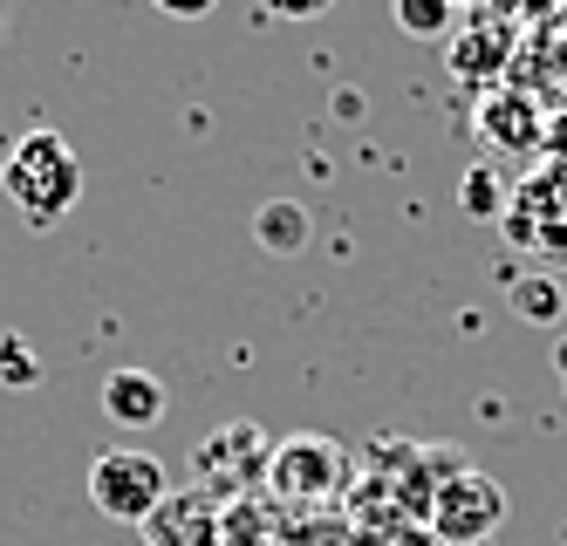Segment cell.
Returning a JSON list of instances; mask_svg holds the SVG:
<instances>
[{
  "mask_svg": "<svg viewBox=\"0 0 567 546\" xmlns=\"http://www.w3.org/2000/svg\"><path fill=\"white\" fill-rule=\"evenodd\" d=\"M144 539L151 546H213L219 539V506L206 492H172L165 506L144 519Z\"/></svg>",
  "mask_w": 567,
  "mask_h": 546,
  "instance_id": "cell-7",
  "label": "cell"
},
{
  "mask_svg": "<svg viewBox=\"0 0 567 546\" xmlns=\"http://www.w3.org/2000/svg\"><path fill=\"white\" fill-rule=\"evenodd\" d=\"M151 8H157V14H172V21H206L219 0H151Z\"/></svg>",
  "mask_w": 567,
  "mask_h": 546,
  "instance_id": "cell-16",
  "label": "cell"
},
{
  "mask_svg": "<svg viewBox=\"0 0 567 546\" xmlns=\"http://www.w3.org/2000/svg\"><path fill=\"white\" fill-rule=\"evenodd\" d=\"M452 8H485V0H452Z\"/></svg>",
  "mask_w": 567,
  "mask_h": 546,
  "instance_id": "cell-18",
  "label": "cell"
},
{
  "mask_svg": "<svg viewBox=\"0 0 567 546\" xmlns=\"http://www.w3.org/2000/svg\"><path fill=\"white\" fill-rule=\"evenodd\" d=\"M499 49H506V34H465V41H452V69L458 75H493Z\"/></svg>",
  "mask_w": 567,
  "mask_h": 546,
  "instance_id": "cell-13",
  "label": "cell"
},
{
  "mask_svg": "<svg viewBox=\"0 0 567 546\" xmlns=\"http://www.w3.org/2000/svg\"><path fill=\"white\" fill-rule=\"evenodd\" d=\"M0 192H8V205L34 233H49L83 198V157H75V144L62 131H21L0 151Z\"/></svg>",
  "mask_w": 567,
  "mask_h": 546,
  "instance_id": "cell-1",
  "label": "cell"
},
{
  "mask_svg": "<svg viewBox=\"0 0 567 546\" xmlns=\"http://www.w3.org/2000/svg\"><path fill=\"white\" fill-rule=\"evenodd\" d=\"M478 131L485 137H506V144H534L540 137V116H534L526 96H493V103L478 110Z\"/></svg>",
  "mask_w": 567,
  "mask_h": 546,
  "instance_id": "cell-10",
  "label": "cell"
},
{
  "mask_svg": "<svg viewBox=\"0 0 567 546\" xmlns=\"http://www.w3.org/2000/svg\"><path fill=\"white\" fill-rule=\"evenodd\" d=\"M165 498H172L165 465H157L151 451H137V444H116L90 465V506L103 519H116V526H144Z\"/></svg>",
  "mask_w": 567,
  "mask_h": 546,
  "instance_id": "cell-2",
  "label": "cell"
},
{
  "mask_svg": "<svg viewBox=\"0 0 567 546\" xmlns=\"http://www.w3.org/2000/svg\"><path fill=\"white\" fill-rule=\"evenodd\" d=\"M267 457H274L267 431L247 424V416H233V424H219L206 444L192 451V485L219 506V498H233V492H247L254 478H267Z\"/></svg>",
  "mask_w": 567,
  "mask_h": 546,
  "instance_id": "cell-4",
  "label": "cell"
},
{
  "mask_svg": "<svg viewBox=\"0 0 567 546\" xmlns=\"http://www.w3.org/2000/svg\"><path fill=\"white\" fill-rule=\"evenodd\" d=\"M390 14H396L403 34H417V41H444V34H452V21H458L452 0H390Z\"/></svg>",
  "mask_w": 567,
  "mask_h": 546,
  "instance_id": "cell-12",
  "label": "cell"
},
{
  "mask_svg": "<svg viewBox=\"0 0 567 546\" xmlns=\"http://www.w3.org/2000/svg\"><path fill=\"white\" fill-rule=\"evenodd\" d=\"M506 301H513L526 321H547V328H554V321H560V308H567V293H560V280H554V274H519V280L506 287Z\"/></svg>",
  "mask_w": 567,
  "mask_h": 546,
  "instance_id": "cell-11",
  "label": "cell"
},
{
  "mask_svg": "<svg viewBox=\"0 0 567 546\" xmlns=\"http://www.w3.org/2000/svg\"><path fill=\"white\" fill-rule=\"evenodd\" d=\"M34 375H42V356H34L21 334H0V383H8V390H34Z\"/></svg>",
  "mask_w": 567,
  "mask_h": 546,
  "instance_id": "cell-14",
  "label": "cell"
},
{
  "mask_svg": "<svg viewBox=\"0 0 567 546\" xmlns=\"http://www.w3.org/2000/svg\"><path fill=\"white\" fill-rule=\"evenodd\" d=\"M260 8L280 14V21H321V14L336 8V0H260Z\"/></svg>",
  "mask_w": 567,
  "mask_h": 546,
  "instance_id": "cell-15",
  "label": "cell"
},
{
  "mask_svg": "<svg viewBox=\"0 0 567 546\" xmlns=\"http://www.w3.org/2000/svg\"><path fill=\"white\" fill-rule=\"evenodd\" d=\"M96 410H103V424H110V431L144 437V431L165 424L172 390L157 383L151 369H110V375H103V390H96Z\"/></svg>",
  "mask_w": 567,
  "mask_h": 546,
  "instance_id": "cell-6",
  "label": "cell"
},
{
  "mask_svg": "<svg viewBox=\"0 0 567 546\" xmlns=\"http://www.w3.org/2000/svg\"><path fill=\"white\" fill-rule=\"evenodd\" d=\"M349 478V451L321 431H301V437H280L274 457H267V485L280 498H336Z\"/></svg>",
  "mask_w": 567,
  "mask_h": 546,
  "instance_id": "cell-5",
  "label": "cell"
},
{
  "mask_svg": "<svg viewBox=\"0 0 567 546\" xmlns=\"http://www.w3.org/2000/svg\"><path fill=\"white\" fill-rule=\"evenodd\" d=\"M458 205H465V219H506L513 185L493 172V164H472V172L458 178Z\"/></svg>",
  "mask_w": 567,
  "mask_h": 546,
  "instance_id": "cell-9",
  "label": "cell"
},
{
  "mask_svg": "<svg viewBox=\"0 0 567 546\" xmlns=\"http://www.w3.org/2000/svg\"><path fill=\"white\" fill-rule=\"evenodd\" d=\"M308 233H315V213H308V205H295V198H267L260 219H254V239L267 246V254H280V260L301 254Z\"/></svg>",
  "mask_w": 567,
  "mask_h": 546,
  "instance_id": "cell-8",
  "label": "cell"
},
{
  "mask_svg": "<svg viewBox=\"0 0 567 546\" xmlns=\"http://www.w3.org/2000/svg\"><path fill=\"white\" fill-rule=\"evenodd\" d=\"M554 362H560V390H567V342H560V349H554Z\"/></svg>",
  "mask_w": 567,
  "mask_h": 546,
  "instance_id": "cell-17",
  "label": "cell"
},
{
  "mask_svg": "<svg viewBox=\"0 0 567 546\" xmlns=\"http://www.w3.org/2000/svg\"><path fill=\"white\" fill-rule=\"evenodd\" d=\"M431 526L452 539V546H485L499 526H506V492L472 472V465H452L444 457V485L431 492Z\"/></svg>",
  "mask_w": 567,
  "mask_h": 546,
  "instance_id": "cell-3",
  "label": "cell"
}]
</instances>
